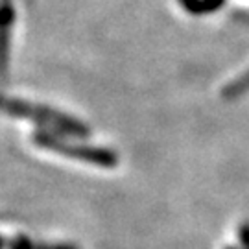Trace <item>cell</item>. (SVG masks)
I'll list each match as a JSON object with an SVG mask.
<instances>
[{
  "label": "cell",
  "instance_id": "obj_3",
  "mask_svg": "<svg viewBox=\"0 0 249 249\" xmlns=\"http://www.w3.org/2000/svg\"><path fill=\"white\" fill-rule=\"evenodd\" d=\"M13 20H15L13 0H0V80L6 76V71H8Z\"/></svg>",
  "mask_w": 249,
  "mask_h": 249
},
{
  "label": "cell",
  "instance_id": "obj_1",
  "mask_svg": "<svg viewBox=\"0 0 249 249\" xmlns=\"http://www.w3.org/2000/svg\"><path fill=\"white\" fill-rule=\"evenodd\" d=\"M0 113L32 120L37 125H43L45 129H55V133H67L72 137H89L87 125H83L76 118L63 115L52 107L34 106V104H28L24 100L0 96Z\"/></svg>",
  "mask_w": 249,
  "mask_h": 249
},
{
  "label": "cell",
  "instance_id": "obj_2",
  "mask_svg": "<svg viewBox=\"0 0 249 249\" xmlns=\"http://www.w3.org/2000/svg\"><path fill=\"white\" fill-rule=\"evenodd\" d=\"M32 139L43 150L55 151L59 155L83 160V162H89V164H96V166H102V168H115L116 164H118V155H116L115 151L106 150V148L65 142V141H61L59 137H55L50 131H36Z\"/></svg>",
  "mask_w": 249,
  "mask_h": 249
},
{
  "label": "cell",
  "instance_id": "obj_4",
  "mask_svg": "<svg viewBox=\"0 0 249 249\" xmlns=\"http://www.w3.org/2000/svg\"><path fill=\"white\" fill-rule=\"evenodd\" d=\"M240 242L242 248L249 249V223H244L240 227Z\"/></svg>",
  "mask_w": 249,
  "mask_h": 249
},
{
  "label": "cell",
  "instance_id": "obj_5",
  "mask_svg": "<svg viewBox=\"0 0 249 249\" xmlns=\"http://www.w3.org/2000/svg\"><path fill=\"white\" fill-rule=\"evenodd\" d=\"M36 249H76L72 246H36Z\"/></svg>",
  "mask_w": 249,
  "mask_h": 249
}]
</instances>
